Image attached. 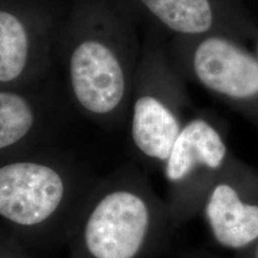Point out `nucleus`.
I'll return each instance as SVG.
<instances>
[{
  "instance_id": "nucleus-5",
  "label": "nucleus",
  "mask_w": 258,
  "mask_h": 258,
  "mask_svg": "<svg viewBox=\"0 0 258 258\" xmlns=\"http://www.w3.org/2000/svg\"><path fill=\"white\" fill-rule=\"evenodd\" d=\"M194 71L205 88L239 104L258 101V57L224 37L203 40Z\"/></svg>"
},
{
  "instance_id": "nucleus-8",
  "label": "nucleus",
  "mask_w": 258,
  "mask_h": 258,
  "mask_svg": "<svg viewBox=\"0 0 258 258\" xmlns=\"http://www.w3.org/2000/svg\"><path fill=\"white\" fill-rule=\"evenodd\" d=\"M172 31L198 35L212 28L214 15L209 0H141Z\"/></svg>"
},
{
  "instance_id": "nucleus-9",
  "label": "nucleus",
  "mask_w": 258,
  "mask_h": 258,
  "mask_svg": "<svg viewBox=\"0 0 258 258\" xmlns=\"http://www.w3.org/2000/svg\"><path fill=\"white\" fill-rule=\"evenodd\" d=\"M36 111L23 96L0 91V151L14 147L36 127Z\"/></svg>"
},
{
  "instance_id": "nucleus-4",
  "label": "nucleus",
  "mask_w": 258,
  "mask_h": 258,
  "mask_svg": "<svg viewBox=\"0 0 258 258\" xmlns=\"http://www.w3.org/2000/svg\"><path fill=\"white\" fill-rule=\"evenodd\" d=\"M201 212L218 246L250 249L258 240V173L231 164L208 190Z\"/></svg>"
},
{
  "instance_id": "nucleus-6",
  "label": "nucleus",
  "mask_w": 258,
  "mask_h": 258,
  "mask_svg": "<svg viewBox=\"0 0 258 258\" xmlns=\"http://www.w3.org/2000/svg\"><path fill=\"white\" fill-rule=\"evenodd\" d=\"M74 96L86 111L108 115L121 105L125 82L117 57L98 41L80 43L71 57Z\"/></svg>"
},
{
  "instance_id": "nucleus-12",
  "label": "nucleus",
  "mask_w": 258,
  "mask_h": 258,
  "mask_svg": "<svg viewBox=\"0 0 258 258\" xmlns=\"http://www.w3.org/2000/svg\"><path fill=\"white\" fill-rule=\"evenodd\" d=\"M235 258H258V240L250 249L245 250L243 252H238Z\"/></svg>"
},
{
  "instance_id": "nucleus-2",
  "label": "nucleus",
  "mask_w": 258,
  "mask_h": 258,
  "mask_svg": "<svg viewBox=\"0 0 258 258\" xmlns=\"http://www.w3.org/2000/svg\"><path fill=\"white\" fill-rule=\"evenodd\" d=\"M98 180L46 159L0 164V227L24 247L69 241Z\"/></svg>"
},
{
  "instance_id": "nucleus-1",
  "label": "nucleus",
  "mask_w": 258,
  "mask_h": 258,
  "mask_svg": "<svg viewBox=\"0 0 258 258\" xmlns=\"http://www.w3.org/2000/svg\"><path fill=\"white\" fill-rule=\"evenodd\" d=\"M172 230L166 202L128 171L97 182L67 243L71 258H152Z\"/></svg>"
},
{
  "instance_id": "nucleus-10",
  "label": "nucleus",
  "mask_w": 258,
  "mask_h": 258,
  "mask_svg": "<svg viewBox=\"0 0 258 258\" xmlns=\"http://www.w3.org/2000/svg\"><path fill=\"white\" fill-rule=\"evenodd\" d=\"M28 35L22 22L0 11V83L18 78L28 60Z\"/></svg>"
},
{
  "instance_id": "nucleus-3",
  "label": "nucleus",
  "mask_w": 258,
  "mask_h": 258,
  "mask_svg": "<svg viewBox=\"0 0 258 258\" xmlns=\"http://www.w3.org/2000/svg\"><path fill=\"white\" fill-rule=\"evenodd\" d=\"M230 165L228 147L214 125L205 118L183 124L164 163L165 202L173 227L201 212L208 190Z\"/></svg>"
},
{
  "instance_id": "nucleus-7",
  "label": "nucleus",
  "mask_w": 258,
  "mask_h": 258,
  "mask_svg": "<svg viewBox=\"0 0 258 258\" xmlns=\"http://www.w3.org/2000/svg\"><path fill=\"white\" fill-rule=\"evenodd\" d=\"M178 116L156 96H141L135 101L132 118V139L147 159L164 165L182 131Z\"/></svg>"
},
{
  "instance_id": "nucleus-11",
  "label": "nucleus",
  "mask_w": 258,
  "mask_h": 258,
  "mask_svg": "<svg viewBox=\"0 0 258 258\" xmlns=\"http://www.w3.org/2000/svg\"><path fill=\"white\" fill-rule=\"evenodd\" d=\"M21 243L0 231V258H32Z\"/></svg>"
},
{
  "instance_id": "nucleus-14",
  "label": "nucleus",
  "mask_w": 258,
  "mask_h": 258,
  "mask_svg": "<svg viewBox=\"0 0 258 258\" xmlns=\"http://www.w3.org/2000/svg\"><path fill=\"white\" fill-rule=\"evenodd\" d=\"M257 54H258V46H257ZM258 57V56H257Z\"/></svg>"
},
{
  "instance_id": "nucleus-13",
  "label": "nucleus",
  "mask_w": 258,
  "mask_h": 258,
  "mask_svg": "<svg viewBox=\"0 0 258 258\" xmlns=\"http://www.w3.org/2000/svg\"><path fill=\"white\" fill-rule=\"evenodd\" d=\"M196 258H208V257H196Z\"/></svg>"
}]
</instances>
